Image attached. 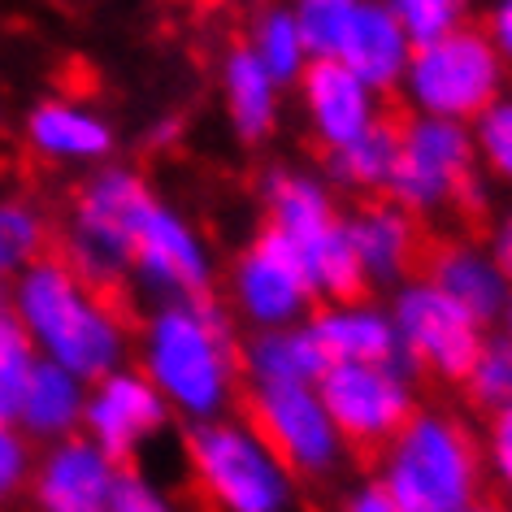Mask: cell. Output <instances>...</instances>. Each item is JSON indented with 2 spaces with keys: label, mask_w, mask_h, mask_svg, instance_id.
<instances>
[{
  "label": "cell",
  "mask_w": 512,
  "mask_h": 512,
  "mask_svg": "<svg viewBox=\"0 0 512 512\" xmlns=\"http://www.w3.org/2000/svg\"><path fill=\"white\" fill-rule=\"evenodd\" d=\"M395 152H400V122L378 118L365 135H356L352 144L326 152V183L356 191V196H365V200L387 196Z\"/></svg>",
  "instance_id": "obj_25"
},
{
  "label": "cell",
  "mask_w": 512,
  "mask_h": 512,
  "mask_svg": "<svg viewBox=\"0 0 512 512\" xmlns=\"http://www.w3.org/2000/svg\"><path fill=\"white\" fill-rule=\"evenodd\" d=\"M170 404L144 378L139 365H122L113 374L87 382L83 439H92L113 465L131 469V460L170 430Z\"/></svg>",
  "instance_id": "obj_13"
},
{
  "label": "cell",
  "mask_w": 512,
  "mask_h": 512,
  "mask_svg": "<svg viewBox=\"0 0 512 512\" xmlns=\"http://www.w3.org/2000/svg\"><path fill=\"white\" fill-rule=\"evenodd\" d=\"M118 473L122 465H113L92 439L74 434L35 456L27 491L35 512H109Z\"/></svg>",
  "instance_id": "obj_14"
},
{
  "label": "cell",
  "mask_w": 512,
  "mask_h": 512,
  "mask_svg": "<svg viewBox=\"0 0 512 512\" xmlns=\"http://www.w3.org/2000/svg\"><path fill=\"white\" fill-rule=\"evenodd\" d=\"M139 369L174 417H187L191 426L226 417L243 374L226 309L213 296L157 304L139 330Z\"/></svg>",
  "instance_id": "obj_1"
},
{
  "label": "cell",
  "mask_w": 512,
  "mask_h": 512,
  "mask_svg": "<svg viewBox=\"0 0 512 512\" xmlns=\"http://www.w3.org/2000/svg\"><path fill=\"white\" fill-rule=\"evenodd\" d=\"M460 387H465L469 404L482 408V413L504 408L512 400V343L504 335H491V330H486L482 348L473 356V365L465 369Z\"/></svg>",
  "instance_id": "obj_29"
},
{
  "label": "cell",
  "mask_w": 512,
  "mask_h": 512,
  "mask_svg": "<svg viewBox=\"0 0 512 512\" xmlns=\"http://www.w3.org/2000/svg\"><path fill=\"white\" fill-rule=\"evenodd\" d=\"M387 313L417 374L443 382L465 378V369L473 365V356L486 339V330L426 278H408V283L395 287Z\"/></svg>",
  "instance_id": "obj_9"
},
{
  "label": "cell",
  "mask_w": 512,
  "mask_h": 512,
  "mask_svg": "<svg viewBox=\"0 0 512 512\" xmlns=\"http://www.w3.org/2000/svg\"><path fill=\"white\" fill-rule=\"evenodd\" d=\"M330 421L348 447L382 452L417 413V369L408 365H330L317 378Z\"/></svg>",
  "instance_id": "obj_8"
},
{
  "label": "cell",
  "mask_w": 512,
  "mask_h": 512,
  "mask_svg": "<svg viewBox=\"0 0 512 512\" xmlns=\"http://www.w3.org/2000/svg\"><path fill=\"white\" fill-rule=\"evenodd\" d=\"M486 252L495 256V265H499V270H504V278L512 283V204H508V209L495 217L491 235H486Z\"/></svg>",
  "instance_id": "obj_38"
},
{
  "label": "cell",
  "mask_w": 512,
  "mask_h": 512,
  "mask_svg": "<svg viewBox=\"0 0 512 512\" xmlns=\"http://www.w3.org/2000/svg\"><path fill=\"white\" fill-rule=\"evenodd\" d=\"M482 31H486V40L495 44V53L504 57V66H512V0H491Z\"/></svg>",
  "instance_id": "obj_37"
},
{
  "label": "cell",
  "mask_w": 512,
  "mask_h": 512,
  "mask_svg": "<svg viewBox=\"0 0 512 512\" xmlns=\"http://www.w3.org/2000/svg\"><path fill=\"white\" fill-rule=\"evenodd\" d=\"M465 512H504V508H499V504H486V499H478V504H469Z\"/></svg>",
  "instance_id": "obj_42"
},
{
  "label": "cell",
  "mask_w": 512,
  "mask_h": 512,
  "mask_svg": "<svg viewBox=\"0 0 512 512\" xmlns=\"http://www.w3.org/2000/svg\"><path fill=\"white\" fill-rule=\"evenodd\" d=\"M248 421L296 478H330L352 452L330 421L317 387H252Z\"/></svg>",
  "instance_id": "obj_10"
},
{
  "label": "cell",
  "mask_w": 512,
  "mask_h": 512,
  "mask_svg": "<svg viewBox=\"0 0 512 512\" xmlns=\"http://www.w3.org/2000/svg\"><path fill=\"white\" fill-rule=\"evenodd\" d=\"M239 365L248 387H317V378L326 374L309 326L256 330L239 348Z\"/></svg>",
  "instance_id": "obj_24"
},
{
  "label": "cell",
  "mask_w": 512,
  "mask_h": 512,
  "mask_svg": "<svg viewBox=\"0 0 512 512\" xmlns=\"http://www.w3.org/2000/svg\"><path fill=\"white\" fill-rule=\"evenodd\" d=\"M248 53L261 61L265 74L278 83V87H287V83H300V74L309 70V48H304V35L296 27V18H291V9L287 5H270V9H261L252 22V35H248Z\"/></svg>",
  "instance_id": "obj_26"
},
{
  "label": "cell",
  "mask_w": 512,
  "mask_h": 512,
  "mask_svg": "<svg viewBox=\"0 0 512 512\" xmlns=\"http://www.w3.org/2000/svg\"><path fill=\"white\" fill-rule=\"evenodd\" d=\"M187 465L217 512H300V478L248 417L226 413L191 426Z\"/></svg>",
  "instance_id": "obj_4"
},
{
  "label": "cell",
  "mask_w": 512,
  "mask_h": 512,
  "mask_svg": "<svg viewBox=\"0 0 512 512\" xmlns=\"http://www.w3.org/2000/svg\"><path fill=\"white\" fill-rule=\"evenodd\" d=\"M426 283H434L447 300H456L482 330L499 326L504 304L512 296V283L504 270L495 265V256L486 252V243H469V239H452L439 243L426 261Z\"/></svg>",
  "instance_id": "obj_20"
},
{
  "label": "cell",
  "mask_w": 512,
  "mask_h": 512,
  "mask_svg": "<svg viewBox=\"0 0 512 512\" xmlns=\"http://www.w3.org/2000/svg\"><path fill=\"white\" fill-rule=\"evenodd\" d=\"M83 408H87V382L83 378H74L70 369H61L53 361H35L14 426L27 434L31 447L35 443L48 447V443L83 434Z\"/></svg>",
  "instance_id": "obj_22"
},
{
  "label": "cell",
  "mask_w": 512,
  "mask_h": 512,
  "mask_svg": "<svg viewBox=\"0 0 512 512\" xmlns=\"http://www.w3.org/2000/svg\"><path fill=\"white\" fill-rule=\"evenodd\" d=\"M365 0H291V18H296V27L304 35V48H309V57H335L343 35H348L356 9H361Z\"/></svg>",
  "instance_id": "obj_30"
},
{
  "label": "cell",
  "mask_w": 512,
  "mask_h": 512,
  "mask_svg": "<svg viewBox=\"0 0 512 512\" xmlns=\"http://www.w3.org/2000/svg\"><path fill=\"white\" fill-rule=\"evenodd\" d=\"M482 443L447 408H417L382 447L374 478L400 512H465L482 499Z\"/></svg>",
  "instance_id": "obj_3"
},
{
  "label": "cell",
  "mask_w": 512,
  "mask_h": 512,
  "mask_svg": "<svg viewBox=\"0 0 512 512\" xmlns=\"http://www.w3.org/2000/svg\"><path fill=\"white\" fill-rule=\"evenodd\" d=\"M222 105L226 122L243 144H261L274 135L278 118H283V87H278L265 66L248 48H230L222 61Z\"/></svg>",
  "instance_id": "obj_23"
},
{
  "label": "cell",
  "mask_w": 512,
  "mask_h": 512,
  "mask_svg": "<svg viewBox=\"0 0 512 512\" xmlns=\"http://www.w3.org/2000/svg\"><path fill=\"white\" fill-rule=\"evenodd\" d=\"M22 135L35 157L53 161V165H109L113 157V126L100 118L96 109L79 105L66 96H44L40 105H31Z\"/></svg>",
  "instance_id": "obj_19"
},
{
  "label": "cell",
  "mask_w": 512,
  "mask_h": 512,
  "mask_svg": "<svg viewBox=\"0 0 512 512\" xmlns=\"http://www.w3.org/2000/svg\"><path fill=\"white\" fill-rule=\"evenodd\" d=\"M48 256V222L31 200L0 196V291Z\"/></svg>",
  "instance_id": "obj_27"
},
{
  "label": "cell",
  "mask_w": 512,
  "mask_h": 512,
  "mask_svg": "<svg viewBox=\"0 0 512 512\" xmlns=\"http://www.w3.org/2000/svg\"><path fill=\"white\" fill-rule=\"evenodd\" d=\"M261 204H265V230L283 239L296 256H304L313 243H322L343 226L335 187L322 174L296 170V165H274L265 174Z\"/></svg>",
  "instance_id": "obj_18"
},
{
  "label": "cell",
  "mask_w": 512,
  "mask_h": 512,
  "mask_svg": "<svg viewBox=\"0 0 512 512\" xmlns=\"http://www.w3.org/2000/svg\"><path fill=\"white\" fill-rule=\"evenodd\" d=\"M339 512H400V504L387 495V486H382L378 478H365V482H356L352 491L343 495Z\"/></svg>",
  "instance_id": "obj_36"
},
{
  "label": "cell",
  "mask_w": 512,
  "mask_h": 512,
  "mask_svg": "<svg viewBox=\"0 0 512 512\" xmlns=\"http://www.w3.org/2000/svg\"><path fill=\"white\" fill-rule=\"evenodd\" d=\"M508 66L486 40L482 27H460L443 40L417 44L408 61L400 92L413 118H439V122H465L495 105L504 96Z\"/></svg>",
  "instance_id": "obj_6"
},
{
  "label": "cell",
  "mask_w": 512,
  "mask_h": 512,
  "mask_svg": "<svg viewBox=\"0 0 512 512\" xmlns=\"http://www.w3.org/2000/svg\"><path fill=\"white\" fill-rule=\"evenodd\" d=\"M499 335L512 343V296H508V304H504V317H499Z\"/></svg>",
  "instance_id": "obj_41"
},
{
  "label": "cell",
  "mask_w": 512,
  "mask_h": 512,
  "mask_svg": "<svg viewBox=\"0 0 512 512\" xmlns=\"http://www.w3.org/2000/svg\"><path fill=\"white\" fill-rule=\"evenodd\" d=\"M391 9V18L404 27V35L417 44L443 40L460 27H469V5L473 0H382Z\"/></svg>",
  "instance_id": "obj_32"
},
{
  "label": "cell",
  "mask_w": 512,
  "mask_h": 512,
  "mask_svg": "<svg viewBox=\"0 0 512 512\" xmlns=\"http://www.w3.org/2000/svg\"><path fill=\"white\" fill-rule=\"evenodd\" d=\"M343 226H348L365 291H395L400 283H408L421 252V230L413 213H404L387 196H374L361 200L352 213H343Z\"/></svg>",
  "instance_id": "obj_17"
},
{
  "label": "cell",
  "mask_w": 512,
  "mask_h": 512,
  "mask_svg": "<svg viewBox=\"0 0 512 512\" xmlns=\"http://www.w3.org/2000/svg\"><path fill=\"white\" fill-rule=\"evenodd\" d=\"M300 105L304 122H309L313 139L326 152H335L343 144H352L356 135H365L382 113V96L369 83H361L356 74L335 57H317L309 61V70L300 74Z\"/></svg>",
  "instance_id": "obj_15"
},
{
  "label": "cell",
  "mask_w": 512,
  "mask_h": 512,
  "mask_svg": "<svg viewBox=\"0 0 512 512\" xmlns=\"http://www.w3.org/2000/svg\"><path fill=\"white\" fill-rule=\"evenodd\" d=\"M304 326H309L326 369L330 365H408L413 369L400 335H395L387 304L378 300L361 296V300L317 304Z\"/></svg>",
  "instance_id": "obj_16"
},
{
  "label": "cell",
  "mask_w": 512,
  "mask_h": 512,
  "mask_svg": "<svg viewBox=\"0 0 512 512\" xmlns=\"http://www.w3.org/2000/svg\"><path fill=\"white\" fill-rule=\"evenodd\" d=\"M174 131H178V122H174V118L157 122V126H152V144H165V139H174Z\"/></svg>",
  "instance_id": "obj_40"
},
{
  "label": "cell",
  "mask_w": 512,
  "mask_h": 512,
  "mask_svg": "<svg viewBox=\"0 0 512 512\" xmlns=\"http://www.w3.org/2000/svg\"><path fill=\"white\" fill-rule=\"evenodd\" d=\"M109 512H178V508L148 473L122 469L118 486H113V499H109Z\"/></svg>",
  "instance_id": "obj_35"
},
{
  "label": "cell",
  "mask_w": 512,
  "mask_h": 512,
  "mask_svg": "<svg viewBox=\"0 0 512 512\" xmlns=\"http://www.w3.org/2000/svg\"><path fill=\"white\" fill-rule=\"evenodd\" d=\"M473 148H478V170L499 187H512V92L495 105H486L473 118Z\"/></svg>",
  "instance_id": "obj_31"
},
{
  "label": "cell",
  "mask_w": 512,
  "mask_h": 512,
  "mask_svg": "<svg viewBox=\"0 0 512 512\" xmlns=\"http://www.w3.org/2000/svg\"><path fill=\"white\" fill-rule=\"evenodd\" d=\"M40 352L31 348L27 330L18 326L14 309H9V296H0V426H14L18 421V404L22 391H27V378Z\"/></svg>",
  "instance_id": "obj_28"
},
{
  "label": "cell",
  "mask_w": 512,
  "mask_h": 512,
  "mask_svg": "<svg viewBox=\"0 0 512 512\" xmlns=\"http://www.w3.org/2000/svg\"><path fill=\"white\" fill-rule=\"evenodd\" d=\"M35 469V447L18 426H0V508L14 504V499L31 486Z\"/></svg>",
  "instance_id": "obj_33"
},
{
  "label": "cell",
  "mask_w": 512,
  "mask_h": 512,
  "mask_svg": "<svg viewBox=\"0 0 512 512\" xmlns=\"http://www.w3.org/2000/svg\"><path fill=\"white\" fill-rule=\"evenodd\" d=\"M335 61H343L356 79L382 96L391 87H400L408 61H413V40L404 35V27L391 18V9L382 0H365L356 9L348 35H343Z\"/></svg>",
  "instance_id": "obj_21"
},
{
  "label": "cell",
  "mask_w": 512,
  "mask_h": 512,
  "mask_svg": "<svg viewBox=\"0 0 512 512\" xmlns=\"http://www.w3.org/2000/svg\"><path fill=\"white\" fill-rule=\"evenodd\" d=\"M482 465L486 473L512 491V400L495 413H486V430H482Z\"/></svg>",
  "instance_id": "obj_34"
},
{
  "label": "cell",
  "mask_w": 512,
  "mask_h": 512,
  "mask_svg": "<svg viewBox=\"0 0 512 512\" xmlns=\"http://www.w3.org/2000/svg\"><path fill=\"white\" fill-rule=\"evenodd\" d=\"M452 209H460V213H469V217H478V213H486V209H491V178H486V174L478 170V174H473V178H469V183H465V187H460V191H456V204H452Z\"/></svg>",
  "instance_id": "obj_39"
},
{
  "label": "cell",
  "mask_w": 512,
  "mask_h": 512,
  "mask_svg": "<svg viewBox=\"0 0 512 512\" xmlns=\"http://www.w3.org/2000/svg\"><path fill=\"white\" fill-rule=\"evenodd\" d=\"M230 304L252 330H287L309 322L317 296L300 256L278 235L261 230L230 270Z\"/></svg>",
  "instance_id": "obj_12"
},
{
  "label": "cell",
  "mask_w": 512,
  "mask_h": 512,
  "mask_svg": "<svg viewBox=\"0 0 512 512\" xmlns=\"http://www.w3.org/2000/svg\"><path fill=\"white\" fill-rule=\"evenodd\" d=\"M9 309L27 330L40 361L96 382L126 365L131 326L109 300V291L79 278L61 256H44L9 287Z\"/></svg>",
  "instance_id": "obj_2"
},
{
  "label": "cell",
  "mask_w": 512,
  "mask_h": 512,
  "mask_svg": "<svg viewBox=\"0 0 512 512\" xmlns=\"http://www.w3.org/2000/svg\"><path fill=\"white\" fill-rule=\"evenodd\" d=\"M131 283L157 304L209 300L213 296V252L204 235L178 209L157 200L135 235Z\"/></svg>",
  "instance_id": "obj_11"
},
{
  "label": "cell",
  "mask_w": 512,
  "mask_h": 512,
  "mask_svg": "<svg viewBox=\"0 0 512 512\" xmlns=\"http://www.w3.org/2000/svg\"><path fill=\"white\" fill-rule=\"evenodd\" d=\"M478 174V148L465 122L408 118L400 122V152L387 183V200L404 213L426 217L456 204V191Z\"/></svg>",
  "instance_id": "obj_7"
},
{
  "label": "cell",
  "mask_w": 512,
  "mask_h": 512,
  "mask_svg": "<svg viewBox=\"0 0 512 512\" xmlns=\"http://www.w3.org/2000/svg\"><path fill=\"white\" fill-rule=\"evenodd\" d=\"M157 200L161 196L152 191V183L139 170H131V165L109 161L92 170L70 204L61 261L100 291L122 287L131 278L135 235Z\"/></svg>",
  "instance_id": "obj_5"
}]
</instances>
